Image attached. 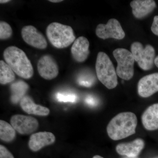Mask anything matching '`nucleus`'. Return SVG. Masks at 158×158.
Masks as SVG:
<instances>
[{
    "instance_id": "nucleus-1",
    "label": "nucleus",
    "mask_w": 158,
    "mask_h": 158,
    "mask_svg": "<svg viewBox=\"0 0 158 158\" xmlns=\"http://www.w3.org/2000/svg\"><path fill=\"white\" fill-rule=\"evenodd\" d=\"M138 118L130 112L119 113L113 117L107 126V133L110 139L118 141L136 133Z\"/></svg>"
},
{
    "instance_id": "nucleus-2",
    "label": "nucleus",
    "mask_w": 158,
    "mask_h": 158,
    "mask_svg": "<svg viewBox=\"0 0 158 158\" xmlns=\"http://www.w3.org/2000/svg\"><path fill=\"white\" fill-rule=\"evenodd\" d=\"M3 56L6 63L18 76L25 79H29L33 77V66L22 50L13 46L9 47L4 51Z\"/></svg>"
},
{
    "instance_id": "nucleus-3",
    "label": "nucleus",
    "mask_w": 158,
    "mask_h": 158,
    "mask_svg": "<svg viewBox=\"0 0 158 158\" xmlns=\"http://www.w3.org/2000/svg\"><path fill=\"white\" fill-rule=\"evenodd\" d=\"M46 35L51 44L57 48L68 47L76 40L72 28L59 23L50 24L47 27Z\"/></svg>"
},
{
    "instance_id": "nucleus-4",
    "label": "nucleus",
    "mask_w": 158,
    "mask_h": 158,
    "mask_svg": "<svg viewBox=\"0 0 158 158\" xmlns=\"http://www.w3.org/2000/svg\"><path fill=\"white\" fill-rule=\"evenodd\" d=\"M95 69L98 78L106 88H116L118 85L117 73L110 57L104 52L98 54Z\"/></svg>"
},
{
    "instance_id": "nucleus-5",
    "label": "nucleus",
    "mask_w": 158,
    "mask_h": 158,
    "mask_svg": "<svg viewBox=\"0 0 158 158\" xmlns=\"http://www.w3.org/2000/svg\"><path fill=\"white\" fill-rule=\"evenodd\" d=\"M113 55L117 62V75L126 81L131 80L134 75L135 62L132 53L126 49L118 48L113 51Z\"/></svg>"
},
{
    "instance_id": "nucleus-6",
    "label": "nucleus",
    "mask_w": 158,
    "mask_h": 158,
    "mask_svg": "<svg viewBox=\"0 0 158 158\" xmlns=\"http://www.w3.org/2000/svg\"><path fill=\"white\" fill-rule=\"evenodd\" d=\"M131 52L135 61L139 67L144 70L152 69L154 65L155 50L153 47L147 44L145 47L139 42H135L131 45Z\"/></svg>"
},
{
    "instance_id": "nucleus-7",
    "label": "nucleus",
    "mask_w": 158,
    "mask_h": 158,
    "mask_svg": "<svg viewBox=\"0 0 158 158\" xmlns=\"http://www.w3.org/2000/svg\"><path fill=\"white\" fill-rule=\"evenodd\" d=\"M96 34L99 38L103 40L108 38L122 40L125 36L120 23L115 19H110L106 24H98L96 29Z\"/></svg>"
},
{
    "instance_id": "nucleus-8",
    "label": "nucleus",
    "mask_w": 158,
    "mask_h": 158,
    "mask_svg": "<svg viewBox=\"0 0 158 158\" xmlns=\"http://www.w3.org/2000/svg\"><path fill=\"white\" fill-rule=\"evenodd\" d=\"M11 124L21 135H30L35 132L39 127L36 118L31 116L15 115L10 119Z\"/></svg>"
},
{
    "instance_id": "nucleus-9",
    "label": "nucleus",
    "mask_w": 158,
    "mask_h": 158,
    "mask_svg": "<svg viewBox=\"0 0 158 158\" xmlns=\"http://www.w3.org/2000/svg\"><path fill=\"white\" fill-rule=\"evenodd\" d=\"M37 70L43 78L52 80L59 74V67L55 59L49 55L41 57L37 62Z\"/></svg>"
},
{
    "instance_id": "nucleus-10",
    "label": "nucleus",
    "mask_w": 158,
    "mask_h": 158,
    "mask_svg": "<svg viewBox=\"0 0 158 158\" xmlns=\"http://www.w3.org/2000/svg\"><path fill=\"white\" fill-rule=\"evenodd\" d=\"M21 34L25 42L33 47L44 49L47 47L45 37L34 26H25L22 29Z\"/></svg>"
},
{
    "instance_id": "nucleus-11",
    "label": "nucleus",
    "mask_w": 158,
    "mask_h": 158,
    "mask_svg": "<svg viewBox=\"0 0 158 158\" xmlns=\"http://www.w3.org/2000/svg\"><path fill=\"white\" fill-rule=\"evenodd\" d=\"M139 96L144 98L151 96L158 91V73L150 74L141 78L138 83Z\"/></svg>"
},
{
    "instance_id": "nucleus-12",
    "label": "nucleus",
    "mask_w": 158,
    "mask_h": 158,
    "mask_svg": "<svg viewBox=\"0 0 158 158\" xmlns=\"http://www.w3.org/2000/svg\"><path fill=\"white\" fill-rule=\"evenodd\" d=\"M56 141V137L50 132H39L34 133L31 136L29 140V148L32 151H39L43 148L53 144Z\"/></svg>"
},
{
    "instance_id": "nucleus-13",
    "label": "nucleus",
    "mask_w": 158,
    "mask_h": 158,
    "mask_svg": "<svg viewBox=\"0 0 158 158\" xmlns=\"http://www.w3.org/2000/svg\"><path fill=\"white\" fill-rule=\"evenodd\" d=\"M145 142L143 139L138 138L131 142L120 143L116 147L118 154L128 157H138L144 149Z\"/></svg>"
},
{
    "instance_id": "nucleus-14",
    "label": "nucleus",
    "mask_w": 158,
    "mask_h": 158,
    "mask_svg": "<svg viewBox=\"0 0 158 158\" xmlns=\"http://www.w3.org/2000/svg\"><path fill=\"white\" fill-rule=\"evenodd\" d=\"M89 41L85 37H79L75 40L71 52L74 59L77 62H85L90 53Z\"/></svg>"
},
{
    "instance_id": "nucleus-15",
    "label": "nucleus",
    "mask_w": 158,
    "mask_h": 158,
    "mask_svg": "<svg viewBox=\"0 0 158 158\" xmlns=\"http://www.w3.org/2000/svg\"><path fill=\"white\" fill-rule=\"evenodd\" d=\"M135 17L138 19L146 17L156 7L155 1L153 0H134L130 3Z\"/></svg>"
},
{
    "instance_id": "nucleus-16",
    "label": "nucleus",
    "mask_w": 158,
    "mask_h": 158,
    "mask_svg": "<svg viewBox=\"0 0 158 158\" xmlns=\"http://www.w3.org/2000/svg\"><path fill=\"white\" fill-rule=\"evenodd\" d=\"M141 119L145 129L149 131L158 130V103L148 107L142 114Z\"/></svg>"
},
{
    "instance_id": "nucleus-17",
    "label": "nucleus",
    "mask_w": 158,
    "mask_h": 158,
    "mask_svg": "<svg viewBox=\"0 0 158 158\" xmlns=\"http://www.w3.org/2000/svg\"><path fill=\"white\" fill-rule=\"evenodd\" d=\"M21 108L27 114L39 116H47L49 114V109L35 103L33 99L26 95L20 102Z\"/></svg>"
},
{
    "instance_id": "nucleus-18",
    "label": "nucleus",
    "mask_w": 158,
    "mask_h": 158,
    "mask_svg": "<svg viewBox=\"0 0 158 158\" xmlns=\"http://www.w3.org/2000/svg\"><path fill=\"white\" fill-rule=\"evenodd\" d=\"M29 88L27 83L23 81H18L11 84L10 86L11 96V101L14 104L20 102L23 98L26 96Z\"/></svg>"
},
{
    "instance_id": "nucleus-19",
    "label": "nucleus",
    "mask_w": 158,
    "mask_h": 158,
    "mask_svg": "<svg viewBox=\"0 0 158 158\" xmlns=\"http://www.w3.org/2000/svg\"><path fill=\"white\" fill-rule=\"evenodd\" d=\"M16 131L8 122L0 120V138L6 142H11L16 138Z\"/></svg>"
},
{
    "instance_id": "nucleus-20",
    "label": "nucleus",
    "mask_w": 158,
    "mask_h": 158,
    "mask_svg": "<svg viewBox=\"0 0 158 158\" xmlns=\"http://www.w3.org/2000/svg\"><path fill=\"white\" fill-rule=\"evenodd\" d=\"M15 76L14 72L6 62L0 61V83L5 85L14 81Z\"/></svg>"
},
{
    "instance_id": "nucleus-21",
    "label": "nucleus",
    "mask_w": 158,
    "mask_h": 158,
    "mask_svg": "<svg viewBox=\"0 0 158 158\" xmlns=\"http://www.w3.org/2000/svg\"><path fill=\"white\" fill-rule=\"evenodd\" d=\"M12 34V30L8 23L3 21L0 22V39L5 40L9 39Z\"/></svg>"
},
{
    "instance_id": "nucleus-22",
    "label": "nucleus",
    "mask_w": 158,
    "mask_h": 158,
    "mask_svg": "<svg viewBox=\"0 0 158 158\" xmlns=\"http://www.w3.org/2000/svg\"><path fill=\"white\" fill-rule=\"evenodd\" d=\"M58 101L62 102H75L77 100V96L75 94L60 93L58 92L56 95Z\"/></svg>"
},
{
    "instance_id": "nucleus-23",
    "label": "nucleus",
    "mask_w": 158,
    "mask_h": 158,
    "mask_svg": "<svg viewBox=\"0 0 158 158\" xmlns=\"http://www.w3.org/2000/svg\"><path fill=\"white\" fill-rule=\"evenodd\" d=\"M78 83L81 86L90 87L93 85L94 80L88 77H81L78 79Z\"/></svg>"
},
{
    "instance_id": "nucleus-24",
    "label": "nucleus",
    "mask_w": 158,
    "mask_h": 158,
    "mask_svg": "<svg viewBox=\"0 0 158 158\" xmlns=\"http://www.w3.org/2000/svg\"><path fill=\"white\" fill-rule=\"evenodd\" d=\"M0 158H15L11 153L4 145H0Z\"/></svg>"
},
{
    "instance_id": "nucleus-25",
    "label": "nucleus",
    "mask_w": 158,
    "mask_h": 158,
    "mask_svg": "<svg viewBox=\"0 0 158 158\" xmlns=\"http://www.w3.org/2000/svg\"><path fill=\"white\" fill-rule=\"evenodd\" d=\"M151 29L155 35L158 36V15H156L154 17Z\"/></svg>"
},
{
    "instance_id": "nucleus-26",
    "label": "nucleus",
    "mask_w": 158,
    "mask_h": 158,
    "mask_svg": "<svg viewBox=\"0 0 158 158\" xmlns=\"http://www.w3.org/2000/svg\"><path fill=\"white\" fill-rule=\"evenodd\" d=\"M85 102L87 105L89 106H96L97 104V101L96 99L93 96L91 95H89L87 96L85 99Z\"/></svg>"
},
{
    "instance_id": "nucleus-27",
    "label": "nucleus",
    "mask_w": 158,
    "mask_h": 158,
    "mask_svg": "<svg viewBox=\"0 0 158 158\" xmlns=\"http://www.w3.org/2000/svg\"><path fill=\"white\" fill-rule=\"evenodd\" d=\"M154 63L155 65L158 68V56H157V57H156L155 59Z\"/></svg>"
},
{
    "instance_id": "nucleus-28",
    "label": "nucleus",
    "mask_w": 158,
    "mask_h": 158,
    "mask_svg": "<svg viewBox=\"0 0 158 158\" xmlns=\"http://www.w3.org/2000/svg\"><path fill=\"white\" fill-rule=\"evenodd\" d=\"M49 1L51 2L59 3L61 2H62L63 1H62V0H50V1Z\"/></svg>"
},
{
    "instance_id": "nucleus-29",
    "label": "nucleus",
    "mask_w": 158,
    "mask_h": 158,
    "mask_svg": "<svg viewBox=\"0 0 158 158\" xmlns=\"http://www.w3.org/2000/svg\"><path fill=\"white\" fill-rule=\"evenodd\" d=\"M10 2V1H9V0H1L0 3L1 4H5V3H8Z\"/></svg>"
},
{
    "instance_id": "nucleus-30",
    "label": "nucleus",
    "mask_w": 158,
    "mask_h": 158,
    "mask_svg": "<svg viewBox=\"0 0 158 158\" xmlns=\"http://www.w3.org/2000/svg\"><path fill=\"white\" fill-rule=\"evenodd\" d=\"M92 158H104L103 157L101 156H100L99 155H96L94 156Z\"/></svg>"
},
{
    "instance_id": "nucleus-31",
    "label": "nucleus",
    "mask_w": 158,
    "mask_h": 158,
    "mask_svg": "<svg viewBox=\"0 0 158 158\" xmlns=\"http://www.w3.org/2000/svg\"><path fill=\"white\" fill-rule=\"evenodd\" d=\"M122 158H138V157H127V156H124Z\"/></svg>"
},
{
    "instance_id": "nucleus-32",
    "label": "nucleus",
    "mask_w": 158,
    "mask_h": 158,
    "mask_svg": "<svg viewBox=\"0 0 158 158\" xmlns=\"http://www.w3.org/2000/svg\"><path fill=\"white\" fill-rule=\"evenodd\" d=\"M158 158V157H156V158Z\"/></svg>"
}]
</instances>
